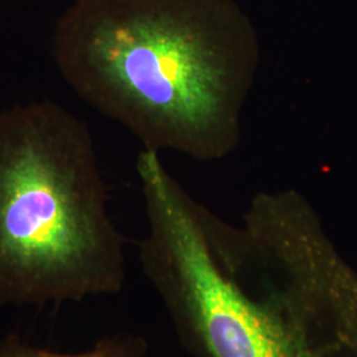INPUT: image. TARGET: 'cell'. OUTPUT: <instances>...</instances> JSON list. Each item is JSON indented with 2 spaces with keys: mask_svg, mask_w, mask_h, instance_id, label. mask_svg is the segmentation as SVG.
<instances>
[{
  "mask_svg": "<svg viewBox=\"0 0 357 357\" xmlns=\"http://www.w3.org/2000/svg\"><path fill=\"white\" fill-rule=\"evenodd\" d=\"M137 172L142 268L192 356L357 357V270L301 192H259L230 224L159 153L142 150Z\"/></svg>",
  "mask_w": 357,
  "mask_h": 357,
  "instance_id": "1",
  "label": "cell"
},
{
  "mask_svg": "<svg viewBox=\"0 0 357 357\" xmlns=\"http://www.w3.org/2000/svg\"><path fill=\"white\" fill-rule=\"evenodd\" d=\"M147 351L146 340L134 333L103 336L89 349L73 354L28 344L16 335L0 337V357H146Z\"/></svg>",
  "mask_w": 357,
  "mask_h": 357,
  "instance_id": "4",
  "label": "cell"
},
{
  "mask_svg": "<svg viewBox=\"0 0 357 357\" xmlns=\"http://www.w3.org/2000/svg\"><path fill=\"white\" fill-rule=\"evenodd\" d=\"M123 238L88 125L53 101L0 113V307L118 294Z\"/></svg>",
  "mask_w": 357,
  "mask_h": 357,
  "instance_id": "3",
  "label": "cell"
},
{
  "mask_svg": "<svg viewBox=\"0 0 357 357\" xmlns=\"http://www.w3.org/2000/svg\"><path fill=\"white\" fill-rule=\"evenodd\" d=\"M52 56L70 89L143 150L209 163L240 146L261 44L237 0H73Z\"/></svg>",
  "mask_w": 357,
  "mask_h": 357,
  "instance_id": "2",
  "label": "cell"
}]
</instances>
